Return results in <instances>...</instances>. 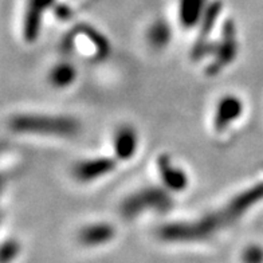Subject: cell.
I'll return each instance as SVG.
<instances>
[{
	"instance_id": "cell-16",
	"label": "cell",
	"mask_w": 263,
	"mask_h": 263,
	"mask_svg": "<svg viewBox=\"0 0 263 263\" xmlns=\"http://www.w3.org/2000/svg\"><path fill=\"white\" fill-rule=\"evenodd\" d=\"M19 253V245L15 240H7L3 245V250H2V260L3 263H8L14 259L15 256Z\"/></svg>"
},
{
	"instance_id": "cell-3",
	"label": "cell",
	"mask_w": 263,
	"mask_h": 263,
	"mask_svg": "<svg viewBox=\"0 0 263 263\" xmlns=\"http://www.w3.org/2000/svg\"><path fill=\"white\" fill-rule=\"evenodd\" d=\"M173 205L170 191L164 187H144L122 200L120 211L125 219H136L145 212H166Z\"/></svg>"
},
{
	"instance_id": "cell-7",
	"label": "cell",
	"mask_w": 263,
	"mask_h": 263,
	"mask_svg": "<svg viewBox=\"0 0 263 263\" xmlns=\"http://www.w3.org/2000/svg\"><path fill=\"white\" fill-rule=\"evenodd\" d=\"M243 113H245V104L242 98L235 94H226L220 97L215 106L214 118H212L214 130L223 133L232 124H235L242 117Z\"/></svg>"
},
{
	"instance_id": "cell-15",
	"label": "cell",
	"mask_w": 263,
	"mask_h": 263,
	"mask_svg": "<svg viewBox=\"0 0 263 263\" xmlns=\"http://www.w3.org/2000/svg\"><path fill=\"white\" fill-rule=\"evenodd\" d=\"M243 263H263V249L259 246H249L242 254Z\"/></svg>"
},
{
	"instance_id": "cell-11",
	"label": "cell",
	"mask_w": 263,
	"mask_h": 263,
	"mask_svg": "<svg viewBox=\"0 0 263 263\" xmlns=\"http://www.w3.org/2000/svg\"><path fill=\"white\" fill-rule=\"evenodd\" d=\"M116 236L115 226L106 222H96L85 226L80 231V242L85 246H102Z\"/></svg>"
},
{
	"instance_id": "cell-4",
	"label": "cell",
	"mask_w": 263,
	"mask_h": 263,
	"mask_svg": "<svg viewBox=\"0 0 263 263\" xmlns=\"http://www.w3.org/2000/svg\"><path fill=\"white\" fill-rule=\"evenodd\" d=\"M239 52L238 32L232 21H226L222 28V35L215 42V49L212 52L211 62L205 67V76L215 77L227 69L236 59Z\"/></svg>"
},
{
	"instance_id": "cell-14",
	"label": "cell",
	"mask_w": 263,
	"mask_h": 263,
	"mask_svg": "<svg viewBox=\"0 0 263 263\" xmlns=\"http://www.w3.org/2000/svg\"><path fill=\"white\" fill-rule=\"evenodd\" d=\"M172 39V28L165 21H156L149 26L146 31V41L155 50H164Z\"/></svg>"
},
{
	"instance_id": "cell-13",
	"label": "cell",
	"mask_w": 263,
	"mask_h": 263,
	"mask_svg": "<svg viewBox=\"0 0 263 263\" xmlns=\"http://www.w3.org/2000/svg\"><path fill=\"white\" fill-rule=\"evenodd\" d=\"M77 67L69 61H61L49 71V82L55 89H66L77 81Z\"/></svg>"
},
{
	"instance_id": "cell-12",
	"label": "cell",
	"mask_w": 263,
	"mask_h": 263,
	"mask_svg": "<svg viewBox=\"0 0 263 263\" xmlns=\"http://www.w3.org/2000/svg\"><path fill=\"white\" fill-rule=\"evenodd\" d=\"M208 4V0H179V22L181 27L190 30L200 25Z\"/></svg>"
},
{
	"instance_id": "cell-1",
	"label": "cell",
	"mask_w": 263,
	"mask_h": 263,
	"mask_svg": "<svg viewBox=\"0 0 263 263\" xmlns=\"http://www.w3.org/2000/svg\"><path fill=\"white\" fill-rule=\"evenodd\" d=\"M263 201V181L240 191L226 204L196 220L166 223L159 229V238L170 243H192L207 240L236 223Z\"/></svg>"
},
{
	"instance_id": "cell-5",
	"label": "cell",
	"mask_w": 263,
	"mask_h": 263,
	"mask_svg": "<svg viewBox=\"0 0 263 263\" xmlns=\"http://www.w3.org/2000/svg\"><path fill=\"white\" fill-rule=\"evenodd\" d=\"M222 10L223 4L220 0H214V2H210V4H208L204 16L201 19L200 25L197 26L199 27L197 38L190 52L191 59L194 62H199L201 59L212 55L216 41H210V35H211L212 30L215 28V25H216V22L220 16Z\"/></svg>"
},
{
	"instance_id": "cell-9",
	"label": "cell",
	"mask_w": 263,
	"mask_h": 263,
	"mask_svg": "<svg viewBox=\"0 0 263 263\" xmlns=\"http://www.w3.org/2000/svg\"><path fill=\"white\" fill-rule=\"evenodd\" d=\"M55 0H28L23 21V38L27 43H34L39 38L42 27V17Z\"/></svg>"
},
{
	"instance_id": "cell-10",
	"label": "cell",
	"mask_w": 263,
	"mask_h": 263,
	"mask_svg": "<svg viewBox=\"0 0 263 263\" xmlns=\"http://www.w3.org/2000/svg\"><path fill=\"white\" fill-rule=\"evenodd\" d=\"M139 133L132 125H121L113 136V152L118 161H128L139 149Z\"/></svg>"
},
{
	"instance_id": "cell-6",
	"label": "cell",
	"mask_w": 263,
	"mask_h": 263,
	"mask_svg": "<svg viewBox=\"0 0 263 263\" xmlns=\"http://www.w3.org/2000/svg\"><path fill=\"white\" fill-rule=\"evenodd\" d=\"M117 168V160L109 156L83 159L73 166V176L80 183H91L110 175Z\"/></svg>"
},
{
	"instance_id": "cell-8",
	"label": "cell",
	"mask_w": 263,
	"mask_h": 263,
	"mask_svg": "<svg viewBox=\"0 0 263 263\" xmlns=\"http://www.w3.org/2000/svg\"><path fill=\"white\" fill-rule=\"evenodd\" d=\"M156 166L160 181L166 191L173 192V194H180L187 190L190 185L187 172L173 163L170 155H166V153L159 155L156 160Z\"/></svg>"
},
{
	"instance_id": "cell-2",
	"label": "cell",
	"mask_w": 263,
	"mask_h": 263,
	"mask_svg": "<svg viewBox=\"0 0 263 263\" xmlns=\"http://www.w3.org/2000/svg\"><path fill=\"white\" fill-rule=\"evenodd\" d=\"M10 129L17 135L43 136L69 139L80 132L81 124L69 115H46V113H19L10 118Z\"/></svg>"
}]
</instances>
